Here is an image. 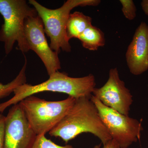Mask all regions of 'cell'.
<instances>
[{"mask_svg": "<svg viewBox=\"0 0 148 148\" xmlns=\"http://www.w3.org/2000/svg\"><path fill=\"white\" fill-rule=\"evenodd\" d=\"M83 133L94 135L103 145L112 140L97 108L87 97L76 99L69 112L49 132L51 136L61 138L66 144Z\"/></svg>", "mask_w": 148, "mask_h": 148, "instance_id": "obj_1", "label": "cell"}, {"mask_svg": "<svg viewBox=\"0 0 148 148\" xmlns=\"http://www.w3.org/2000/svg\"><path fill=\"white\" fill-rule=\"evenodd\" d=\"M95 86V77L92 74L81 77H72L66 73L56 72L42 83L35 85L25 83L16 88L12 98L0 104V113L25 98L41 92H61L75 99L82 97L90 98Z\"/></svg>", "mask_w": 148, "mask_h": 148, "instance_id": "obj_2", "label": "cell"}, {"mask_svg": "<svg viewBox=\"0 0 148 148\" xmlns=\"http://www.w3.org/2000/svg\"><path fill=\"white\" fill-rule=\"evenodd\" d=\"M101 2L100 0H68L59 8L51 9L35 0H29V2L42 21L45 34L50 38L51 48L58 53L61 50L66 52L71 51L66 32V24L71 11L77 7L96 6Z\"/></svg>", "mask_w": 148, "mask_h": 148, "instance_id": "obj_3", "label": "cell"}, {"mask_svg": "<svg viewBox=\"0 0 148 148\" xmlns=\"http://www.w3.org/2000/svg\"><path fill=\"white\" fill-rule=\"evenodd\" d=\"M38 15L34 7L25 0H0V15L3 23L0 30V41L3 43L8 55L17 43L18 50L26 53L30 50L24 33V23L29 16Z\"/></svg>", "mask_w": 148, "mask_h": 148, "instance_id": "obj_4", "label": "cell"}, {"mask_svg": "<svg viewBox=\"0 0 148 148\" xmlns=\"http://www.w3.org/2000/svg\"><path fill=\"white\" fill-rule=\"evenodd\" d=\"M75 98L69 96L62 101H46L34 95L19 103L29 125L37 135H45L59 122L73 106Z\"/></svg>", "mask_w": 148, "mask_h": 148, "instance_id": "obj_5", "label": "cell"}, {"mask_svg": "<svg viewBox=\"0 0 148 148\" xmlns=\"http://www.w3.org/2000/svg\"><path fill=\"white\" fill-rule=\"evenodd\" d=\"M90 100L112 139L121 148H128L140 140L143 130L141 122L107 107L92 95Z\"/></svg>", "mask_w": 148, "mask_h": 148, "instance_id": "obj_6", "label": "cell"}, {"mask_svg": "<svg viewBox=\"0 0 148 148\" xmlns=\"http://www.w3.org/2000/svg\"><path fill=\"white\" fill-rule=\"evenodd\" d=\"M24 33L30 50L40 58L49 76L61 69L58 53L52 50L45 37L43 24L38 15L29 16L24 23Z\"/></svg>", "mask_w": 148, "mask_h": 148, "instance_id": "obj_7", "label": "cell"}, {"mask_svg": "<svg viewBox=\"0 0 148 148\" xmlns=\"http://www.w3.org/2000/svg\"><path fill=\"white\" fill-rule=\"evenodd\" d=\"M92 95L107 107L129 116L133 97L124 82L121 79L116 68L110 70L107 82L102 87H95Z\"/></svg>", "mask_w": 148, "mask_h": 148, "instance_id": "obj_8", "label": "cell"}, {"mask_svg": "<svg viewBox=\"0 0 148 148\" xmlns=\"http://www.w3.org/2000/svg\"><path fill=\"white\" fill-rule=\"evenodd\" d=\"M37 136L19 103L12 106L5 116L4 148H31Z\"/></svg>", "mask_w": 148, "mask_h": 148, "instance_id": "obj_9", "label": "cell"}, {"mask_svg": "<svg viewBox=\"0 0 148 148\" xmlns=\"http://www.w3.org/2000/svg\"><path fill=\"white\" fill-rule=\"evenodd\" d=\"M125 59L130 72L140 75L148 70V24L142 21L127 47Z\"/></svg>", "mask_w": 148, "mask_h": 148, "instance_id": "obj_10", "label": "cell"}, {"mask_svg": "<svg viewBox=\"0 0 148 148\" xmlns=\"http://www.w3.org/2000/svg\"><path fill=\"white\" fill-rule=\"evenodd\" d=\"M92 21L91 17L82 12L76 11L70 14L66 27L68 39L78 38L88 27L92 25Z\"/></svg>", "mask_w": 148, "mask_h": 148, "instance_id": "obj_11", "label": "cell"}, {"mask_svg": "<svg viewBox=\"0 0 148 148\" xmlns=\"http://www.w3.org/2000/svg\"><path fill=\"white\" fill-rule=\"evenodd\" d=\"M78 39L81 42L83 47L92 51H97L106 44L103 32L92 25L88 27Z\"/></svg>", "mask_w": 148, "mask_h": 148, "instance_id": "obj_12", "label": "cell"}, {"mask_svg": "<svg viewBox=\"0 0 148 148\" xmlns=\"http://www.w3.org/2000/svg\"><path fill=\"white\" fill-rule=\"evenodd\" d=\"M27 65V59L25 57L24 66L16 77L7 84L0 83V100L10 95L19 86L27 83L26 70Z\"/></svg>", "mask_w": 148, "mask_h": 148, "instance_id": "obj_13", "label": "cell"}, {"mask_svg": "<svg viewBox=\"0 0 148 148\" xmlns=\"http://www.w3.org/2000/svg\"><path fill=\"white\" fill-rule=\"evenodd\" d=\"M31 148H73L71 145L64 146L58 145L47 139L45 135H37L34 145Z\"/></svg>", "mask_w": 148, "mask_h": 148, "instance_id": "obj_14", "label": "cell"}, {"mask_svg": "<svg viewBox=\"0 0 148 148\" xmlns=\"http://www.w3.org/2000/svg\"><path fill=\"white\" fill-rule=\"evenodd\" d=\"M122 5V12L128 20H134L137 16V8L132 0H120Z\"/></svg>", "mask_w": 148, "mask_h": 148, "instance_id": "obj_15", "label": "cell"}, {"mask_svg": "<svg viewBox=\"0 0 148 148\" xmlns=\"http://www.w3.org/2000/svg\"><path fill=\"white\" fill-rule=\"evenodd\" d=\"M5 116L0 113V148H4Z\"/></svg>", "mask_w": 148, "mask_h": 148, "instance_id": "obj_16", "label": "cell"}, {"mask_svg": "<svg viewBox=\"0 0 148 148\" xmlns=\"http://www.w3.org/2000/svg\"><path fill=\"white\" fill-rule=\"evenodd\" d=\"M103 146V148H121L113 139ZM93 148H101V145H96Z\"/></svg>", "mask_w": 148, "mask_h": 148, "instance_id": "obj_17", "label": "cell"}, {"mask_svg": "<svg viewBox=\"0 0 148 148\" xmlns=\"http://www.w3.org/2000/svg\"><path fill=\"white\" fill-rule=\"evenodd\" d=\"M141 6L144 13L148 16V0H143L141 2Z\"/></svg>", "mask_w": 148, "mask_h": 148, "instance_id": "obj_18", "label": "cell"}]
</instances>
